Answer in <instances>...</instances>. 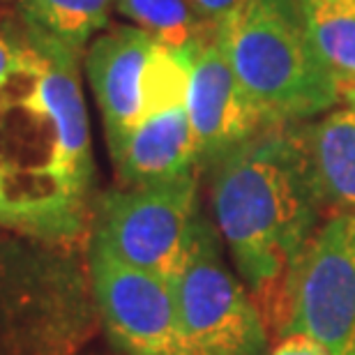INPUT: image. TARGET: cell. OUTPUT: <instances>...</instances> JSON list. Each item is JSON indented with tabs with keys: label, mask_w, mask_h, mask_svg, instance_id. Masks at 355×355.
Here are the masks:
<instances>
[{
	"label": "cell",
	"mask_w": 355,
	"mask_h": 355,
	"mask_svg": "<svg viewBox=\"0 0 355 355\" xmlns=\"http://www.w3.org/2000/svg\"><path fill=\"white\" fill-rule=\"evenodd\" d=\"M24 31L31 51L0 83V229L74 243L95 175L81 53Z\"/></svg>",
	"instance_id": "cell-1"
},
{
	"label": "cell",
	"mask_w": 355,
	"mask_h": 355,
	"mask_svg": "<svg viewBox=\"0 0 355 355\" xmlns=\"http://www.w3.org/2000/svg\"><path fill=\"white\" fill-rule=\"evenodd\" d=\"M210 205L240 279L277 332L302 247L323 201L300 123H272L210 166Z\"/></svg>",
	"instance_id": "cell-2"
},
{
	"label": "cell",
	"mask_w": 355,
	"mask_h": 355,
	"mask_svg": "<svg viewBox=\"0 0 355 355\" xmlns=\"http://www.w3.org/2000/svg\"><path fill=\"white\" fill-rule=\"evenodd\" d=\"M217 44L270 123H302L342 97L297 0H243L217 24Z\"/></svg>",
	"instance_id": "cell-3"
},
{
	"label": "cell",
	"mask_w": 355,
	"mask_h": 355,
	"mask_svg": "<svg viewBox=\"0 0 355 355\" xmlns=\"http://www.w3.org/2000/svg\"><path fill=\"white\" fill-rule=\"evenodd\" d=\"M198 217V168L173 180L111 189L92 210L90 247L171 279L187 257Z\"/></svg>",
	"instance_id": "cell-4"
},
{
	"label": "cell",
	"mask_w": 355,
	"mask_h": 355,
	"mask_svg": "<svg viewBox=\"0 0 355 355\" xmlns=\"http://www.w3.org/2000/svg\"><path fill=\"white\" fill-rule=\"evenodd\" d=\"M182 355H266L268 330L243 284L222 261L217 233L198 217L180 270L171 277Z\"/></svg>",
	"instance_id": "cell-5"
},
{
	"label": "cell",
	"mask_w": 355,
	"mask_h": 355,
	"mask_svg": "<svg viewBox=\"0 0 355 355\" xmlns=\"http://www.w3.org/2000/svg\"><path fill=\"white\" fill-rule=\"evenodd\" d=\"M86 72L109 146L150 111L187 99V53L157 44L137 26L97 35L86 49Z\"/></svg>",
	"instance_id": "cell-6"
},
{
	"label": "cell",
	"mask_w": 355,
	"mask_h": 355,
	"mask_svg": "<svg viewBox=\"0 0 355 355\" xmlns=\"http://www.w3.org/2000/svg\"><path fill=\"white\" fill-rule=\"evenodd\" d=\"M277 332L309 335L330 355L355 351V212H335L311 233L291 270Z\"/></svg>",
	"instance_id": "cell-7"
},
{
	"label": "cell",
	"mask_w": 355,
	"mask_h": 355,
	"mask_svg": "<svg viewBox=\"0 0 355 355\" xmlns=\"http://www.w3.org/2000/svg\"><path fill=\"white\" fill-rule=\"evenodd\" d=\"M92 300L127 355H182L171 282L90 247Z\"/></svg>",
	"instance_id": "cell-8"
},
{
	"label": "cell",
	"mask_w": 355,
	"mask_h": 355,
	"mask_svg": "<svg viewBox=\"0 0 355 355\" xmlns=\"http://www.w3.org/2000/svg\"><path fill=\"white\" fill-rule=\"evenodd\" d=\"M187 113L198 168H210L224 153L272 125L233 72L217 33L187 51Z\"/></svg>",
	"instance_id": "cell-9"
},
{
	"label": "cell",
	"mask_w": 355,
	"mask_h": 355,
	"mask_svg": "<svg viewBox=\"0 0 355 355\" xmlns=\"http://www.w3.org/2000/svg\"><path fill=\"white\" fill-rule=\"evenodd\" d=\"M123 187L153 184L196 171L198 155L187 99L150 111L123 139L109 146Z\"/></svg>",
	"instance_id": "cell-10"
},
{
	"label": "cell",
	"mask_w": 355,
	"mask_h": 355,
	"mask_svg": "<svg viewBox=\"0 0 355 355\" xmlns=\"http://www.w3.org/2000/svg\"><path fill=\"white\" fill-rule=\"evenodd\" d=\"M304 132L323 208L355 212V113L332 109Z\"/></svg>",
	"instance_id": "cell-11"
},
{
	"label": "cell",
	"mask_w": 355,
	"mask_h": 355,
	"mask_svg": "<svg viewBox=\"0 0 355 355\" xmlns=\"http://www.w3.org/2000/svg\"><path fill=\"white\" fill-rule=\"evenodd\" d=\"M113 5L116 0H21L19 21L83 55L90 40L109 24Z\"/></svg>",
	"instance_id": "cell-12"
},
{
	"label": "cell",
	"mask_w": 355,
	"mask_h": 355,
	"mask_svg": "<svg viewBox=\"0 0 355 355\" xmlns=\"http://www.w3.org/2000/svg\"><path fill=\"white\" fill-rule=\"evenodd\" d=\"M318 55L339 90L355 86V0H297Z\"/></svg>",
	"instance_id": "cell-13"
},
{
	"label": "cell",
	"mask_w": 355,
	"mask_h": 355,
	"mask_svg": "<svg viewBox=\"0 0 355 355\" xmlns=\"http://www.w3.org/2000/svg\"><path fill=\"white\" fill-rule=\"evenodd\" d=\"M116 10L171 51L184 53L217 33L189 0H116Z\"/></svg>",
	"instance_id": "cell-14"
},
{
	"label": "cell",
	"mask_w": 355,
	"mask_h": 355,
	"mask_svg": "<svg viewBox=\"0 0 355 355\" xmlns=\"http://www.w3.org/2000/svg\"><path fill=\"white\" fill-rule=\"evenodd\" d=\"M270 355H330L321 342L314 337L302 335V332H293V335H284Z\"/></svg>",
	"instance_id": "cell-15"
},
{
	"label": "cell",
	"mask_w": 355,
	"mask_h": 355,
	"mask_svg": "<svg viewBox=\"0 0 355 355\" xmlns=\"http://www.w3.org/2000/svg\"><path fill=\"white\" fill-rule=\"evenodd\" d=\"M240 3H243V0H189V5L194 7L205 21H210V24H215V26L226 14L236 10Z\"/></svg>",
	"instance_id": "cell-16"
},
{
	"label": "cell",
	"mask_w": 355,
	"mask_h": 355,
	"mask_svg": "<svg viewBox=\"0 0 355 355\" xmlns=\"http://www.w3.org/2000/svg\"><path fill=\"white\" fill-rule=\"evenodd\" d=\"M342 97H344V102H346V109H351L355 113V86L344 88L342 90Z\"/></svg>",
	"instance_id": "cell-17"
},
{
	"label": "cell",
	"mask_w": 355,
	"mask_h": 355,
	"mask_svg": "<svg viewBox=\"0 0 355 355\" xmlns=\"http://www.w3.org/2000/svg\"><path fill=\"white\" fill-rule=\"evenodd\" d=\"M351 355H355V351H353V353H351Z\"/></svg>",
	"instance_id": "cell-18"
}]
</instances>
